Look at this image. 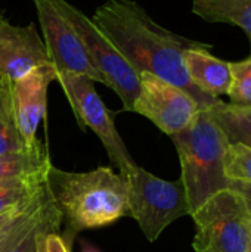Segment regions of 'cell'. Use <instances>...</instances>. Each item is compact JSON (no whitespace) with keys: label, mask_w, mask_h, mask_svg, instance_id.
I'll return each mask as SVG.
<instances>
[{"label":"cell","mask_w":251,"mask_h":252,"mask_svg":"<svg viewBox=\"0 0 251 252\" xmlns=\"http://www.w3.org/2000/svg\"><path fill=\"white\" fill-rule=\"evenodd\" d=\"M210 49H188L183 53L185 68L191 81L206 94H228L231 86L229 62L213 56Z\"/></svg>","instance_id":"obj_12"},{"label":"cell","mask_w":251,"mask_h":252,"mask_svg":"<svg viewBox=\"0 0 251 252\" xmlns=\"http://www.w3.org/2000/svg\"><path fill=\"white\" fill-rule=\"evenodd\" d=\"M33 3L37 10L47 58L55 72L84 75L95 83L104 84V78L90 63L77 32L56 10L53 3L50 0H33Z\"/></svg>","instance_id":"obj_9"},{"label":"cell","mask_w":251,"mask_h":252,"mask_svg":"<svg viewBox=\"0 0 251 252\" xmlns=\"http://www.w3.org/2000/svg\"><path fill=\"white\" fill-rule=\"evenodd\" d=\"M127 185L129 214L149 242H155L173 221L191 216L182 180L169 182L133 164L120 173Z\"/></svg>","instance_id":"obj_4"},{"label":"cell","mask_w":251,"mask_h":252,"mask_svg":"<svg viewBox=\"0 0 251 252\" xmlns=\"http://www.w3.org/2000/svg\"><path fill=\"white\" fill-rule=\"evenodd\" d=\"M192 12L207 22L240 27L251 46V0H194Z\"/></svg>","instance_id":"obj_14"},{"label":"cell","mask_w":251,"mask_h":252,"mask_svg":"<svg viewBox=\"0 0 251 252\" xmlns=\"http://www.w3.org/2000/svg\"><path fill=\"white\" fill-rule=\"evenodd\" d=\"M46 186L67 224L64 238L70 244L78 232L109 226L129 214L126 180L109 167L70 173L52 165Z\"/></svg>","instance_id":"obj_2"},{"label":"cell","mask_w":251,"mask_h":252,"mask_svg":"<svg viewBox=\"0 0 251 252\" xmlns=\"http://www.w3.org/2000/svg\"><path fill=\"white\" fill-rule=\"evenodd\" d=\"M81 252H101V251H99L98 248H95L93 245H90V244H83Z\"/></svg>","instance_id":"obj_25"},{"label":"cell","mask_w":251,"mask_h":252,"mask_svg":"<svg viewBox=\"0 0 251 252\" xmlns=\"http://www.w3.org/2000/svg\"><path fill=\"white\" fill-rule=\"evenodd\" d=\"M231 66V86L228 96L231 103L235 105H251V56L240 61L229 62Z\"/></svg>","instance_id":"obj_19"},{"label":"cell","mask_w":251,"mask_h":252,"mask_svg":"<svg viewBox=\"0 0 251 252\" xmlns=\"http://www.w3.org/2000/svg\"><path fill=\"white\" fill-rule=\"evenodd\" d=\"M44 63L50 61L36 25H13L0 13V77L13 83Z\"/></svg>","instance_id":"obj_10"},{"label":"cell","mask_w":251,"mask_h":252,"mask_svg":"<svg viewBox=\"0 0 251 252\" xmlns=\"http://www.w3.org/2000/svg\"><path fill=\"white\" fill-rule=\"evenodd\" d=\"M209 111L225 133L229 145H243L251 149V105L226 103L219 99L209 106Z\"/></svg>","instance_id":"obj_15"},{"label":"cell","mask_w":251,"mask_h":252,"mask_svg":"<svg viewBox=\"0 0 251 252\" xmlns=\"http://www.w3.org/2000/svg\"><path fill=\"white\" fill-rule=\"evenodd\" d=\"M139 80L141 89L133 112L152 121L167 136L186 128L201 109L185 90L151 72H139Z\"/></svg>","instance_id":"obj_8"},{"label":"cell","mask_w":251,"mask_h":252,"mask_svg":"<svg viewBox=\"0 0 251 252\" xmlns=\"http://www.w3.org/2000/svg\"><path fill=\"white\" fill-rule=\"evenodd\" d=\"M40 193H41V192H40ZM40 193H38V195H40ZM30 202H31V201H30ZM30 202H28V204H30ZM28 204H24V205H21V207H18V208H15V210H12V211H7V213H4V214H0V232L4 229V226H6L15 216H16L25 205H28Z\"/></svg>","instance_id":"obj_24"},{"label":"cell","mask_w":251,"mask_h":252,"mask_svg":"<svg viewBox=\"0 0 251 252\" xmlns=\"http://www.w3.org/2000/svg\"><path fill=\"white\" fill-rule=\"evenodd\" d=\"M56 80L64 89L81 127H89L99 137L108 158L118 167L120 173L136 164L114 126V114L99 97L95 81L89 77L71 72H56Z\"/></svg>","instance_id":"obj_7"},{"label":"cell","mask_w":251,"mask_h":252,"mask_svg":"<svg viewBox=\"0 0 251 252\" xmlns=\"http://www.w3.org/2000/svg\"><path fill=\"white\" fill-rule=\"evenodd\" d=\"M62 217L56 210L36 239V252H71V244L59 233Z\"/></svg>","instance_id":"obj_21"},{"label":"cell","mask_w":251,"mask_h":252,"mask_svg":"<svg viewBox=\"0 0 251 252\" xmlns=\"http://www.w3.org/2000/svg\"><path fill=\"white\" fill-rule=\"evenodd\" d=\"M10 90H12V83L9 80L1 78L0 81V157L30 148L25 145L18 130V124L12 106Z\"/></svg>","instance_id":"obj_17"},{"label":"cell","mask_w":251,"mask_h":252,"mask_svg":"<svg viewBox=\"0 0 251 252\" xmlns=\"http://www.w3.org/2000/svg\"><path fill=\"white\" fill-rule=\"evenodd\" d=\"M225 174L231 182L251 183V149L229 145L225 154Z\"/></svg>","instance_id":"obj_20"},{"label":"cell","mask_w":251,"mask_h":252,"mask_svg":"<svg viewBox=\"0 0 251 252\" xmlns=\"http://www.w3.org/2000/svg\"><path fill=\"white\" fill-rule=\"evenodd\" d=\"M56 211V207L50 198L49 204L46 205V208L43 210V213L40 214V217L36 220V223L31 226V229L9 250L7 252H36V239L38 232L41 230V227L44 226V223L52 217V214Z\"/></svg>","instance_id":"obj_22"},{"label":"cell","mask_w":251,"mask_h":252,"mask_svg":"<svg viewBox=\"0 0 251 252\" xmlns=\"http://www.w3.org/2000/svg\"><path fill=\"white\" fill-rule=\"evenodd\" d=\"M0 81H1V78H0Z\"/></svg>","instance_id":"obj_27"},{"label":"cell","mask_w":251,"mask_h":252,"mask_svg":"<svg viewBox=\"0 0 251 252\" xmlns=\"http://www.w3.org/2000/svg\"><path fill=\"white\" fill-rule=\"evenodd\" d=\"M250 252H251V251H250Z\"/></svg>","instance_id":"obj_28"},{"label":"cell","mask_w":251,"mask_h":252,"mask_svg":"<svg viewBox=\"0 0 251 252\" xmlns=\"http://www.w3.org/2000/svg\"><path fill=\"white\" fill-rule=\"evenodd\" d=\"M56 80L52 63L40 65L12 83V106L18 130L27 146L38 142L36 133L46 115L47 89Z\"/></svg>","instance_id":"obj_11"},{"label":"cell","mask_w":251,"mask_h":252,"mask_svg":"<svg viewBox=\"0 0 251 252\" xmlns=\"http://www.w3.org/2000/svg\"><path fill=\"white\" fill-rule=\"evenodd\" d=\"M56 10L77 32L93 68L104 78V84L112 89L123 102V109L133 112L139 94L141 80L136 69L124 59L108 35L67 0H50Z\"/></svg>","instance_id":"obj_5"},{"label":"cell","mask_w":251,"mask_h":252,"mask_svg":"<svg viewBox=\"0 0 251 252\" xmlns=\"http://www.w3.org/2000/svg\"><path fill=\"white\" fill-rule=\"evenodd\" d=\"M231 188L234 190H237L246 201L247 204V208L251 214V183H243V182H232L231 183Z\"/></svg>","instance_id":"obj_23"},{"label":"cell","mask_w":251,"mask_h":252,"mask_svg":"<svg viewBox=\"0 0 251 252\" xmlns=\"http://www.w3.org/2000/svg\"><path fill=\"white\" fill-rule=\"evenodd\" d=\"M46 177L47 174L0 182V214L33 201L46 188Z\"/></svg>","instance_id":"obj_18"},{"label":"cell","mask_w":251,"mask_h":252,"mask_svg":"<svg viewBox=\"0 0 251 252\" xmlns=\"http://www.w3.org/2000/svg\"><path fill=\"white\" fill-rule=\"evenodd\" d=\"M250 251H251V235H250Z\"/></svg>","instance_id":"obj_26"},{"label":"cell","mask_w":251,"mask_h":252,"mask_svg":"<svg viewBox=\"0 0 251 252\" xmlns=\"http://www.w3.org/2000/svg\"><path fill=\"white\" fill-rule=\"evenodd\" d=\"M92 21L108 35L136 72H151L191 94L201 108L219 99L203 93L189 78L183 62L188 49H212V44L179 35L158 22L135 0H108Z\"/></svg>","instance_id":"obj_1"},{"label":"cell","mask_w":251,"mask_h":252,"mask_svg":"<svg viewBox=\"0 0 251 252\" xmlns=\"http://www.w3.org/2000/svg\"><path fill=\"white\" fill-rule=\"evenodd\" d=\"M191 217L195 252H250L251 214L232 188L212 196Z\"/></svg>","instance_id":"obj_6"},{"label":"cell","mask_w":251,"mask_h":252,"mask_svg":"<svg viewBox=\"0 0 251 252\" xmlns=\"http://www.w3.org/2000/svg\"><path fill=\"white\" fill-rule=\"evenodd\" d=\"M170 137L179 155L180 180L192 216L212 196L231 188L232 182L225 174V154L229 142L209 106L201 108L186 128Z\"/></svg>","instance_id":"obj_3"},{"label":"cell","mask_w":251,"mask_h":252,"mask_svg":"<svg viewBox=\"0 0 251 252\" xmlns=\"http://www.w3.org/2000/svg\"><path fill=\"white\" fill-rule=\"evenodd\" d=\"M52 167L46 148L37 142L19 152L0 157V182L46 176Z\"/></svg>","instance_id":"obj_13"},{"label":"cell","mask_w":251,"mask_h":252,"mask_svg":"<svg viewBox=\"0 0 251 252\" xmlns=\"http://www.w3.org/2000/svg\"><path fill=\"white\" fill-rule=\"evenodd\" d=\"M50 201L47 186L28 205H25L0 232V252H7L36 223Z\"/></svg>","instance_id":"obj_16"}]
</instances>
